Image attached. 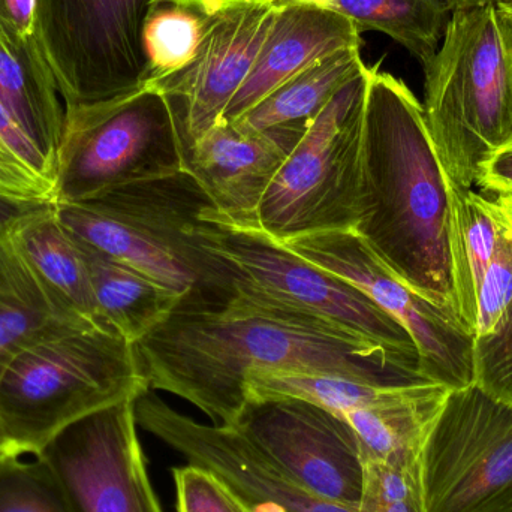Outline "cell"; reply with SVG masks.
I'll list each match as a JSON object with an SVG mask.
<instances>
[{
    "instance_id": "10",
    "label": "cell",
    "mask_w": 512,
    "mask_h": 512,
    "mask_svg": "<svg viewBox=\"0 0 512 512\" xmlns=\"http://www.w3.org/2000/svg\"><path fill=\"white\" fill-rule=\"evenodd\" d=\"M38 36L65 108L146 81L141 29L153 0H36Z\"/></svg>"
},
{
    "instance_id": "1",
    "label": "cell",
    "mask_w": 512,
    "mask_h": 512,
    "mask_svg": "<svg viewBox=\"0 0 512 512\" xmlns=\"http://www.w3.org/2000/svg\"><path fill=\"white\" fill-rule=\"evenodd\" d=\"M149 388L197 406L213 424L237 423L255 372L346 376L376 384L426 379L384 349L327 322L236 295L227 306L174 310L135 345Z\"/></svg>"
},
{
    "instance_id": "35",
    "label": "cell",
    "mask_w": 512,
    "mask_h": 512,
    "mask_svg": "<svg viewBox=\"0 0 512 512\" xmlns=\"http://www.w3.org/2000/svg\"><path fill=\"white\" fill-rule=\"evenodd\" d=\"M36 11V0H0V33L20 44L39 42Z\"/></svg>"
},
{
    "instance_id": "15",
    "label": "cell",
    "mask_w": 512,
    "mask_h": 512,
    "mask_svg": "<svg viewBox=\"0 0 512 512\" xmlns=\"http://www.w3.org/2000/svg\"><path fill=\"white\" fill-rule=\"evenodd\" d=\"M276 0L225 3L200 57L182 74L158 84L173 108L183 150L219 120L251 74L273 21Z\"/></svg>"
},
{
    "instance_id": "6",
    "label": "cell",
    "mask_w": 512,
    "mask_h": 512,
    "mask_svg": "<svg viewBox=\"0 0 512 512\" xmlns=\"http://www.w3.org/2000/svg\"><path fill=\"white\" fill-rule=\"evenodd\" d=\"M367 75L369 66L334 95L271 182L258 224L273 242L357 228Z\"/></svg>"
},
{
    "instance_id": "13",
    "label": "cell",
    "mask_w": 512,
    "mask_h": 512,
    "mask_svg": "<svg viewBox=\"0 0 512 512\" xmlns=\"http://www.w3.org/2000/svg\"><path fill=\"white\" fill-rule=\"evenodd\" d=\"M35 457L48 466L72 512H164L138 438L135 399L75 421Z\"/></svg>"
},
{
    "instance_id": "12",
    "label": "cell",
    "mask_w": 512,
    "mask_h": 512,
    "mask_svg": "<svg viewBox=\"0 0 512 512\" xmlns=\"http://www.w3.org/2000/svg\"><path fill=\"white\" fill-rule=\"evenodd\" d=\"M286 477L324 501L360 507L367 466L342 415L292 397L249 399L234 424Z\"/></svg>"
},
{
    "instance_id": "3",
    "label": "cell",
    "mask_w": 512,
    "mask_h": 512,
    "mask_svg": "<svg viewBox=\"0 0 512 512\" xmlns=\"http://www.w3.org/2000/svg\"><path fill=\"white\" fill-rule=\"evenodd\" d=\"M215 212L188 171L56 204L57 219L74 239L173 292L180 298L176 310L219 309L236 297L230 264L209 248Z\"/></svg>"
},
{
    "instance_id": "41",
    "label": "cell",
    "mask_w": 512,
    "mask_h": 512,
    "mask_svg": "<svg viewBox=\"0 0 512 512\" xmlns=\"http://www.w3.org/2000/svg\"><path fill=\"white\" fill-rule=\"evenodd\" d=\"M499 8L502 9V12H504L505 15H507L508 20H510L511 26H512V2L510 3H504V5H498Z\"/></svg>"
},
{
    "instance_id": "4",
    "label": "cell",
    "mask_w": 512,
    "mask_h": 512,
    "mask_svg": "<svg viewBox=\"0 0 512 512\" xmlns=\"http://www.w3.org/2000/svg\"><path fill=\"white\" fill-rule=\"evenodd\" d=\"M424 114L448 180L474 189L512 140V26L498 5L451 12L424 68Z\"/></svg>"
},
{
    "instance_id": "25",
    "label": "cell",
    "mask_w": 512,
    "mask_h": 512,
    "mask_svg": "<svg viewBox=\"0 0 512 512\" xmlns=\"http://www.w3.org/2000/svg\"><path fill=\"white\" fill-rule=\"evenodd\" d=\"M366 66L361 47L339 51L277 87L234 122L249 131L279 126L309 128L334 95Z\"/></svg>"
},
{
    "instance_id": "31",
    "label": "cell",
    "mask_w": 512,
    "mask_h": 512,
    "mask_svg": "<svg viewBox=\"0 0 512 512\" xmlns=\"http://www.w3.org/2000/svg\"><path fill=\"white\" fill-rule=\"evenodd\" d=\"M475 384L512 402V304L498 330L475 339Z\"/></svg>"
},
{
    "instance_id": "18",
    "label": "cell",
    "mask_w": 512,
    "mask_h": 512,
    "mask_svg": "<svg viewBox=\"0 0 512 512\" xmlns=\"http://www.w3.org/2000/svg\"><path fill=\"white\" fill-rule=\"evenodd\" d=\"M450 391L445 385L420 381L393 399L343 415L366 463L405 475L414 487L417 504L421 450Z\"/></svg>"
},
{
    "instance_id": "16",
    "label": "cell",
    "mask_w": 512,
    "mask_h": 512,
    "mask_svg": "<svg viewBox=\"0 0 512 512\" xmlns=\"http://www.w3.org/2000/svg\"><path fill=\"white\" fill-rule=\"evenodd\" d=\"M307 128L249 131L221 119L183 150L185 171L209 195L218 218L240 230H259L262 200Z\"/></svg>"
},
{
    "instance_id": "34",
    "label": "cell",
    "mask_w": 512,
    "mask_h": 512,
    "mask_svg": "<svg viewBox=\"0 0 512 512\" xmlns=\"http://www.w3.org/2000/svg\"><path fill=\"white\" fill-rule=\"evenodd\" d=\"M0 146L17 156L24 164L54 183V170L41 150L32 143L26 132L18 126L5 105L0 102Z\"/></svg>"
},
{
    "instance_id": "30",
    "label": "cell",
    "mask_w": 512,
    "mask_h": 512,
    "mask_svg": "<svg viewBox=\"0 0 512 512\" xmlns=\"http://www.w3.org/2000/svg\"><path fill=\"white\" fill-rule=\"evenodd\" d=\"M173 478L177 512H251L206 468L188 463L174 468Z\"/></svg>"
},
{
    "instance_id": "19",
    "label": "cell",
    "mask_w": 512,
    "mask_h": 512,
    "mask_svg": "<svg viewBox=\"0 0 512 512\" xmlns=\"http://www.w3.org/2000/svg\"><path fill=\"white\" fill-rule=\"evenodd\" d=\"M0 102L54 170L65 104L41 42L20 44L0 33Z\"/></svg>"
},
{
    "instance_id": "24",
    "label": "cell",
    "mask_w": 512,
    "mask_h": 512,
    "mask_svg": "<svg viewBox=\"0 0 512 512\" xmlns=\"http://www.w3.org/2000/svg\"><path fill=\"white\" fill-rule=\"evenodd\" d=\"M224 5L212 0H153L141 29L144 86H158L197 62Z\"/></svg>"
},
{
    "instance_id": "38",
    "label": "cell",
    "mask_w": 512,
    "mask_h": 512,
    "mask_svg": "<svg viewBox=\"0 0 512 512\" xmlns=\"http://www.w3.org/2000/svg\"><path fill=\"white\" fill-rule=\"evenodd\" d=\"M487 195L492 198L499 215L502 216V219H504L505 224H507L512 233V189L511 191H501L496 192V194Z\"/></svg>"
},
{
    "instance_id": "11",
    "label": "cell",
    "mask_w": 512,
    "mask_h": 512,
    "mask_svg": "<svg viewBox=\"0 0 512 512\" xmlns=\"http://www.w3.org/2000/svg\"><path fill=\"white\" fill-rule=\"evenodd\" d=\"M286 249L342 277L393 316L414 340L424 378L450 390L475 382V337L447 310L397 279L355 231L301 237Z\"/></svg>"
},
{
    "instance_id": "26",
    "label": "cell",
    "mask_w": 512,
    "mask_h": 512,
    "mask_svg": "<svg viewBox=\"0 0 512 512\" xmlns=\"http://www.w3.org/2000/svg\"><path fill=\"white\" fill-rule=\"evenodd\" d=\"M360 33L376 30L399 42L423 69L438 51L450 9L442 0H322Z\"/></svg>"
},
{
    "instance_id": "17",
    "label": "cell",
    "mask_w": 512,
    "mask_h": 512,
    "mask_svg": "<svg viewBox=\"0 0 512 512\" xmlns=\"http://www.w3.org/2000/svg\"><path fill=\"white\" fill-rule=\"evenodd\" d=\"M360 30L322 0H276L273 21L251 74L225 111L234 122L273 90L315 63L361 47Z\"/></svg>"
},
{
    "instance_id": "21",
    "label": "cell",
    "mask_w": 512,
    "mask_h": 512,
    "mask_svg": "<svg viewBox=\"0 0 512 512\" xmlns=\"http://www.w3.org/2000/svg\"><path fill=\"white\" fill-rule=\"evenodd\" d=\"M450 261L454 312L475 337L478 292L507 231L492 198L450 182Z\"/></svg>"
},
{
    "instance_id": "36",
    "label": "cell",
    "mask_w": 512,
    "mask_h": 512,
    "mask_svg": "<svg viewBox=\"0 0 512 512\" xmlns=\"http://www.w3.org/2000/svg\"><path fill=\"white\" fill-rule=\"evenodd\" d=\"M478 188L483 189L484 194H496L512 189V140L496 150L481 170Z\"/></svg>"
},
{
    "instance_id": "32",
    "label": "cell",
    "mask_w": 512,
    "mask_h": 512,
    "mask_svg": "<svg viewBox=\"0 0 512 512\" xmlns=\"http://www.w3.org/2000/svg\"><path fill=\"white\" fill-rule=\"evenodd\" d=\"M363 512H420L414 489L405 475L378 463H366Z\"/></svg>"
},
{
    "instance_id": "7",
    "label": "cell",
    "mask_w": 512,
    "mask_h": 512,
    "mask_svg": "<svg viewBox=\"0 0 512 512\" xmlns=\"http://www.w3.org/2000/svg\"><path fill=\"white\" fill-rule=\"evenodd\" d=\"M185 171L183 143L167 96L146 86L65 108L54 164V203L77 204L108 189Z\"/></svg>"
},
{
    "instance_id": "22",
    "label": "cell",
    "mask_w": 512,
    "mask_h": 512,
    "mask_svg": "<svg viewBox=\"0 0 512 512\" xmlns=\"http://www.w3.org/2000/svg\"><path fill=\"white\" fill-rule=\"evenodd\" d=\"M11 236L42 285L63 309L80 321L105 328L83 251L57 219L56 203L27 218Z\"/></svg>"
},
{
    "instance_id": "39",
    "label": "cell",
    "mask_w": 512,
    "mask_h": 512,
    "mask_svg": "<svg viewBox=\"0 0 512 512\" xmlns=\"http://www.w3.org/2000/svg\"><path fill=\"white\" fill-rule=\"evenodd\" d=\"M450 12L465 11V9L483 8V6L504 5L512 0H442Z\"/></svg>"
},
{
    "instance_id": "28",
    "label": "cell",
    "mask_w": 512,
    "mask_h": 512,
    "mask_svg": "<svg viewBox=\"0 0 512 512\" xmlns=\"http://www.w3.org/2000/svg\"><path fill=\"white\" fill-rule=\"evenodd\" d=\"M0 512H72L62 487L41 459L0 457Z\"/></svg>"
},
{
    "instance_id": "5",
    "label": "cell",
    "mask_w": 512,
    "mask_h": 512,
    "mask_svg": "<svg viewBox=\"0 0 512 512\" xmlns=\"http://www.w3.org/2000/svg\"><path fill=\"white\" fill-rule=\"evenodd\" d=\"M150 390L135 346L101 327H75L30 346L0 376V423L17 456L65 427Z\"/></svg>"
},
{
    "instance_id": "37",
    "label": "cell",
    "mask_w": 512,
    "mask_h": 512,
    "mask_svg": "<svg viewBox=\"0 0 512 512\" xmlns=\"http://www.w3.org/2000/svg\"><path fill=\"white\" fill-rule=\"evenodd\" d=\"M51 201L24 200L0 194V239L9 236L27 218L51 206Z\"/></svg>"
},
{
    "instance_id": "33",
    "label": "cell",
    "mask_w": 512,
    "mask_h": 512,
    "mask_svg": "<svg viewBox=\"0 0 512 512\" xmlns=\"http://www.w3.org/2000/svg\"><path fill=\"white\" fill-rule=\"evenodd\" d=\"M0 194L54 203V183L0 146Z\"/></svg>"
},
{
    "instance_id": "20",
    "label": "cell",
    "mask_w": 512,
    "mask_h": 512,
    "mask_svg": "<svg viewBox=\"0 0 512 512\" xmlns=\"http://www.w3.org/2000/svg\"><path fill=\"white\" fill-rule=\"evenodd\" d=\"M75 327L96 325L80 321L54 300L11 234L0 239V376L30 346Z\"/></svg>"
},
{
    "instance_id": "29",
    "label": "cell",
    "mask_w": 512,
    "mask_h": 512,
    "mask_svg": "<svg viewBox=\"0 0 512 512\" xmlns=\"http://www.w3.org/2000/svg\"><path fill=\"white\" fill-rule=\"evenodd\" d=\"M507 225V224H505ZM512 304V233L507 227L478 292L475 339L498 330Z\"/></svg>"
},
{
    "instance_id": "14",
    "label": "cell",
    "mask_w": 512,
    "mask_h": 512,
    "mask_svg": "<svg viewBox=\"0 0 512 512\" xmlns=\"http://www.w3.org/2000/svg\"><path fill=\"white\" fill-rule=\"evenodd\" d=\"M138 427L215 474L251 512H361L304 490L236 429L203 424L171 408L153 390L135 399Z\"/></svg>"
},
{
    "instance_id": "2",
    "label": "cell",
    "mask_w": 512,
    "mask_h": 512,
    "mask_svg": "<svg viewBox=\"0 0 512 512\" xmlns=\"http://www.w3.org/2000/svg\"><path fill=\"white\" fill-rule=\"evenodd\" d=\"M450 203L423 104L381 62L369 66L355 233L397 279L456 318Z\"/></svg>"
},
{
    "instance_id": "27",
    "label": "cell",
    "mask_w": 512,
    "mask_h": 512,
    "mask_svg": "<svg viewBox=\"0 0 512 512\" xmlns=\"http://www.w3.org/2000/svg\"><path fill=\"white\" fill-rule=\"evenodd\" d=\"M429 379L400 382V384H376L346 376L303 372H255L248 376L246 393L249 399L267 397H292L321 406L337 415H345L357 409L369 408L385 400L399 396L411 385Z\"/></svg>"
},
{
    "instance_id": "23",
    "label": "cell",
    "mask_w": 512,
    "mask_h": 512,
    "mask_svg": "<svg viewBox=\"0 0 512 512\" xmlns=\"http://www.w3.org/2000/svg\"><path fill=\"white\" fill-rule=\"evenodd\" d=\"M77 240V239H75ZM78 242V240H77ZM87 268L102 325L137 345L164 324L180 298L140 271L78 242Z\"/></svg>"
},
{
    "instance_id": "8",
    "label": "cell",
    "mask_w": 512,
    "mask_h": 512,
    "mask_svg": "<svg viewBox=\"0 0 512 512\" xmlns=\"http://www.w3.org/2000/svg\"><path fill=\"white\" fill-rule=\"evenodd\" d=\"M213 221L209 248L230 264L236 295L348 331L421 375L420 355L411 334L360 289L273 242L262 231L224 224L218 210Z\"/></svg>"
},
{
    "instance_id": "40",
    "label": "cell",
    "mask_w": 512,
    "mask_h": 512,
    "mask_svg": "<svg viewBox=\"0 0 512 512\" xmlns=\"http://www.w3.org/2000/svg\"><path fill=\"white\" fill-rule=\"evenodd\" d=\"M6 454H15L12 450L11 442H9L8 436H6L5 430H3L2 423H0V457L6 456ZM17 456V454H15Z\"/></svg>"
},
{
    "instance_id": "42",
    "label": "cell",
    "mask_w": 512,
    "mask_h": 512,
    "mask_svg": "<svg viewBox=\"0 0 512 512\" xmlns=\"http://www.w3.org/2000/svg\"><path fill=\"white\" fill-rule=\"evenodd\" d=\"M212 2L230 3V2H239V0H212Z\"/></svg>"
},
{
    "instance_id": "9",
    "label": "cell",
    "mask_w": 512,
    "mask_h": 512,
    "mask_svg": "<svg viewBox=\"0 0 512 512\" xmlns=\"http://www.w3.org/2000/svg\"><path fill=\"white\" fill-rule=\"evenodd\" d=\"M420 512H512V402L451 390L418 463Z\"/></svg>"
}]
</instances>
